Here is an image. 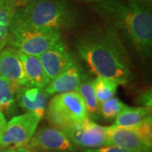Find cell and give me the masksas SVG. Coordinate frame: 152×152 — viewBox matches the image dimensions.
I'll list each match as a JSON object with an SVG mask.
<instances>
[{
	"label": "cell",
	"instance_id": "obj_1",
	"mask_svg": "<svg viewBox=\"0 0 152 152\" xmlns=\"http://www.w3.org/2000/svg\"><path fill=\"white\" fill-rule=\"evenodd\" d=\"M78 54L96 77L113 80L119 85L134 76L123 41L109 26L86 33L76 43Z\"/></svg>",
	"mask_w": 152,
	"mask_h": 152
},
{
	"label": "cell",
	"instance_id": "obj_2",
	"mask_svg": "<svg viewBox=\"0 0 152 152\" xmlns=\"http://www.w3.org/2000/svg\"><path fill=\"white\" fill-rule=\"evenodd\" d=\"M95 10L141 57L151 54V9L122 0H106L95 4Z\"/></svg>",
	"mask_w": 152,
	"mask_h": 152
},
{
	"label": "cell",
	"instance_id": "obj_3",
	"mask_svg": "<svg viewBox=\"0 0 152 152\" xmlns=\"http://www.w3.org/2000/svg\"><path fill=\"white\" fill-rule=\"evenodd\" d=\"M15 16L31 27L60 31L74 27L77 21L75 9L64 0H32L16 9Z\"/></svg>",
	"mask_w": 152,
	"mask_h": 152
},
{
	"label": "cell",
	"instance_id": "obj_4",
	"mask_svg": "<svg viewBox=\"0 0 152 152\" xmlns=\"http://www.w3.org/2000/svg\"><path fill=\"white\" fill-rule=\"evenodd\" d=\"M61 39V31L29 26L13 16L8 44L24 54L39 57Z\"/></svg>",
	"mask_w": 152,
	"mask_h": 152
},
{
	"label": "cell",
	"instance_id": "obj_5",
	"mask_svg": "<svg viewBox=\"0 0 152 152\" xmlns=\"http://www.w3.org/2000/svg\"><path fill=\"white\" fill-rule=\"evenodd\" d=\"M46 112L49 124L60 131L89 118L85 102L77 91L54 96Z\"/></svg>",
	"mask_w": 152,
	"mask_h": 152
},
{
	"label": "cell",
	"instance_id": "obj_6",
	"mask_svg": "<svg viewBox=\"0 0 152 152\" xmlns=\"http://www.w3.org/2000/svg\"><path fill=\"white\" fill-rule=\"evenodd\" d=\"M41 119L37 114L27 112L12 118L0 135V145L4 148L27 145Z\"/></svg>",
	"mask_w": 152,
	"mask_h": 152
},
{
	"label": "cell",
	"instance_id": "obj_7",
	"mask_svg": "<svg viewBox=\"0 0 152 152\" xmlns=\"http://www.w3.org/2000/svg\"><path fill=\"white\" fill-rule=\"evenodd\" d=\"M69 140L77 145L89 149L105 146L106 127L86 118L62 131Z\"/></svg>",
	"mask_w": 152,
	"mask_h": 152
},
{
	"label": "cell",
	"instance_id": "obj_8",
	"mask_svg": "<svg viewBox=\"0 0 152 152\" xmlns=\"http://www.w3.org/2000/svg\"><path fill=\"white\" fill-rule=\"evenodd\" d=\"M107 145L120 147L130 152H151L152 143L147 141L134 128L112 125L106 127L105 146Z\"/></svg>",
	"mask_w": 152,
	"mask_h": 152
},
{
	"label": "cell",
	"instance_id": "obj_9",
	"mask_svg": "<svg viewBox=\"0 0 152 152\" xmlns=\"http://www.w3.org/2000/svg\"><path fill=\"white\" fill-rule=\"evenodd\" d=\"M39 59L49 83L75 60L62 39L40 55Z\"/></svg>",
	"mask_w": 152,
	"mask_h": 152
},
{
	"label": "cell",
	"instance_id": "obj_10",
	"mask_svg": "<svg viewBox=\"0 0 152 152\" xmlns=\"http://www.w3.org/2000/svg\"><path fill=\"white\" fill-rule=\"evenodd\" d=\"M29 148L45 151H73L72 142L62 132L54 128L43 127L36 130L31 139Z\"/></svg>",
	"mask_w": 152,
	"mask_h": 152
},
{
	"label": "cell",
	"instance_id": "obj_11",
	"mask_svg": "<svg viewBox=\"0 0 152 152\" xmlns=\"http://www.w3.org/2000/svg\"><path fill=\"white\" fill-rule=\"evenodd\" d=\"M86 76L80 64L75 60L67 69L50 82L44 91L48 96L77 91Z\"/></svg>",
	"mask_w": 152,
	"mask_h": 152
},
{
	"label": "cell",
	"instance_id": "obj_12",
	"mask_svg": "<svg viewBox=\"0 0 152 152\" xmlns=\"http://www.w3.org/2000/svg\"><path fill=\"white\" fill-rule=\"evenodd\" d=\"M0 76L15 86H30L24 73L19 53L12 48L0 51Z\"/></svg>",
	"mask_w": 152,
	"mask_h": 152
},
{
	"label": "cell",
	"instance_id": "obj_13",
	"mask_svg": "<svg viewBox=\"0 0 152 152\" xmlns=\"http://www.w3.org/2000/svg\"><path fill=\"white\" fill-rule=\"evenodd\" d=\"M16 101L27 113L37 114L42 118L48 107V95L44 91L32 86H19L16 89Z\"/></svg>",
	"mask_w": 152,
	"mask_h": 152
},
{
	"label": "cell",
	"instance_id": "obj_14",
	"mask_svg": "<svg viewBox=\"0 0 152 152\" xmlns=\"http://www.w3.org/2000/svg\"><path fill=\"white\" fill-rule=\"evenodd\" d=\"M19 56L29 86L40 89H45L49 82L39 57L24 54L21 53H19Z\"/></svg>",
	"mask_w": 152,
	"mask_h": 152
},
{
	"label": "cell",
	"instance_id": "obj_15",
	"mask_svg": "<svg viewBox=\"0 0 152 152\" xmlns=\"http://www.w3.org/2000/svg\"><path fill=\"white\" fill-rule=\"evenodd\" d=\"M150 117H151V108L145 107H132L129 106L118 114L113 125L120 128L131 129L140 124Z\"/></svg>",
	"mask_w": 152,
	"mask_h": 152
},
{
	"label": "cell",
	"instance_id": "obj_16",
	"mask_svg": "<svg viewBox=\"0 0 152 152\" xmlns=\"http://www.w3.org/2000/svg\"><path fill=\"white\" fill-rule=\"evenodd\" d=\"M77 92L80 95L85 102L89 118H96L98 115H100L99 102L95 95L92 79L86 76L78 88Z\"/></svg>",
	"mask_w": 152,
	"mask_h": 152
},
{
	"label": "cell",
	"instance_id": "obj_17",
	"mask_svg": "<svg viewBox=\"0 0 152 152\" xmlns=\"http://www.w3.org/2000/svg\"><path fill=\"white\" fill-rule=\"evenodd\" d=\"M17 87L0 76V110L3 113H10L15 109Z\"/></svg>",
	"mask_w": 152,
	"mask_h": 152
},
{
	"label": "cell",
	"instance_id": "obj_18",
	"mask_svg": "<svg viewBox=\"0 0 152 152\" xmlns=\"http://www.w3.org/2000/svg\"><path fill=\"white\" fill-rule=\"evenodd\" d=\"M119 84L113 80L96 77L93 80V88L97 102H102L110 98L114 97Z\"/></svg>",
	"mask_w": 152,
	"mask_h": 152
},
{
	"label": "cell",
	"instance_id": "obj_19",
	"mask_svg": "<svg viewBox=\"0 0 152 152\" xmlns=\"http://www.w3.org/2000/svg\"><path fill=\"white\" fill-rule=\"evenodd\" d=\"M16 8L0 3V51L8 44L10 30Z\"/></svg>",
	"mask_w": 152,
	"mask_h": 152
},
{
	"label": "cell",
	"instance_id": "obj_20",
	"mask_svg": "<svg viewBox=\"0 0 152 152\" xmlns=\"http://www.w3.org/2000/svg\"><path fill=\"white\" fill-rule=\"evenodd\" d=\"M129 106L118 98L112 97L99 103V114L107 120L115 119L118 114Z\"/></svg>",
	"mask_w": 152,
	"mask_h": 152
},
{
	"label": "cell",
	"instance_id": "obj_21",
	"mask_svg": "<svg viewBox=\"0 0 152 152\" xmlns=\"http://www.w3.org/2000/svg\"><path fill=\"white\" fill-rule=\"evenodd\" d=\"M84 152H130L126 151L123 148L114 145H107V146L98 147L95 149H86Z\"/></svg>",
	"mask_w": 152,
	"mask_h": 152
},
{
	"label": "cell",
	"instance_id": "obj_22",
	"mask_svg": "<svg viewBox=\"0 0 152 152\" xmlns=\"http://www.w3.org/2000/svg\"><path fill=\"white\" fill-rule=\"evenodd\" d=\"M138 102L142 104V107L151 109V90L142 93Z\"/></svg>",
	"mask_w": 152,
	"mask_h": 152
},
{
	"label": "cell",
	"instance_id": "obj_23",
	"mask_svg": "<svg viewBox=\"0 0 152 152\" xmlns=\"http://www.w3.org/2000/svg\"><path fill=\"white\" fill-rule=\"evenodd\" d=\"M128 2L133 4L145 7L147 9H151L152 0H128Z\"/></svg>",
	"mask_w": 152,
	"mask_h": 152
},
{
	"label": "cell",
	"instance_id": "obj_24",
	"mask_svg": "<svg viewBox=\"0 0 152 152\" xmlns=\"http://www.w3.org/2000/svg\"><path fill=\"white\" fill-rule=\"evenodd\" d=\"M6 152H31V149L27 145H22V146L10 147L6 150Z\"/></svg>",
	"mask_w": 152,
	"mask_h": 152
},
{
	"label": "cell",
	"instance_id": "obj_25",
	"mask_svg": "<svg viewBox=\"0 0 152 152\" xmlns=\"http://www.w3.org/2000/svg\"><path fill=\"white\" fill-rule=\"evenodd\" d=\"M6 124H7V120L4 117V114L3 113V112L0 110V135L4 130Z\"/></svg>",
	"mask_w": 152,
	"mask_h": 152
},
{
	"label": "cell",
	"instance_id": "obj_26",
	"mask_svg": "<svg viewBox=\"0 0 152 152\" xmlns=\"http://www.w3.org/2000/svg\"><path fill=\"white\" fill-rule=\"evenodd\" d=\"M20 0H0V3H3V4H5L11 6H16L17 3H19Z\"/></svg>",
	"mask_w": 152,
	"mask_h": 152
},
{
	"label": "cell",
	"instance_id": "obj_27",
	"mask_svg": "<svg viewBox=\"0 0 152 152\" xmlns=\"http://www.w3.org/2000/svg\"><path fill=\"white\" fill-rule=\"evenodd\" d=\"M83 1H86V2H91V3H95L96 4H100V3H102L106 0H83Z\"/></svg>",
	"mask_w": 152,
	"mask_h": 152
},
{
	"label": "cell",
	"instance_id": "obj_28",
	"mask_svg": "<svg viewBox=\"0 0 152 152\" xmlns=\"http://www.w3.org/2000/svg\"><path fill=\"white\" fill-rule=\"evenodd\" d=\"M0 152H6V150H4V151H2Z\"/></svg>",
	"mask_w": 152,
	"mask_h": 152
}]
</instances>
